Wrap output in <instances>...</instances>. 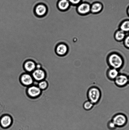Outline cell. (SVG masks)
<instances>
[{
    "label": "cell",
    "mask_w": 129,
    "mask_h": 130,
    "mask_svg": "<svg viewBox=\"0 0 129 130\" xmlns=\"http://www.w3.org/2000/svg\"><path fill=\"white\" fill-rule=\"evenodd\" d=\"M112 121L117 127H122L125 125L127 122V119L124 115L118 114L115 115Z\"/></svg>",
    "instance_id": "4"
},
{
    "label": "cell",
    "mask_w": 129,
    "mask_h": 130,
    "mask_svg": "<svg viewBox=\"0 0 129 130\" xmlns=\"http://www.w3.org/2000/svg\"><path fill=\"white\" fill-rule=\"evenodd\" d=\"M70 4L74 6H77L81 3L82 0H68Z\"/></svg>",
    "instance_id": "22"
},
{
    "label": "cell",
    "mask_w": 129,
    "mask_h": 130,
    "mask_svg": "<svg viewBox=\"0 0 129 130\" xmlns=\"http://www.w3.org/2000/svg\"><path fill=\"white\" fill-rule=\"evenodd\" d=\"M34 11L36 16L41 17L46 15L47 8L45 5L43 3H39L35 6Z\"/></svg>",
    "instance_id": "6"
},
{
    "label": "cell",
    "mask_w": 129,
    "mask_h": 130,
    "mask_svg": "<svg viewBox=\"0 0 129 130\" xmlns=\"http://www.w3.org/2000/svg\"><path fill=\"white\" fill-rule=\"evenodd\" d=\"M69 47L66 44L61 43L57 46L56 52L58 55L60 56H64L69 53Z\"/></svg>",
    "instance_id": "5"
},
{
    "label": "cell",
    "mask_w": 129,
    "mask_h": 130,
    "mask_svg": "<svg viewBox=\"0 0 129 130\" xmlns=\"http://www.w3.org/2000/svg\"><path fill=\"white\" fill-rule=\"evenodd\" d=\"M107 127L110 130H115L116 129L117 127L113 121H110L107 124Z\"/></svg>",
    "instance_id": "19"
},
{
    "label": "cell",
    "mask_w": 129,
    "mask_h": 130,
    "mask_svg": "<svg viewBox=\"0 0 129 130\" xmlns=\"http://www.w3.org/2000/svg\"><path fill=\"white\" fill-rule=\"evenodd\" d=\"M47 86V83L45 81H41L39 84V88L40 89H42V90H44V89L46 88Z\"/></svg>",
    "instance_id": "20"
},
{
    "label": "cell",
    "mask_w": 129,
    "mask_h": 130,
    "mask_svg": "<svg viewBox=\"0 0 129 130\" xmlns=\"http://www.w3.org/2000/svg\"><path fill=\"white\" fill-rule=\"evenodd\" d=\"M107 62L111 68L118 70L122 67L124 64V60L122 56L119 53H111L107 57Z\"/></svg>",
    "instance_id": "1"
},
{
    "label": "cell",
    "mask_w": 129,
    "mask_h": 130,
    "mask_svg": "<svg viewBox=\"0 0 129 130\" xmlns=\"http://www.w3.org/2000/svg\"><path fill=\"white\" fill-rule=\"evenodd\" d=\"M33 77L37 81H41L44 79L45 76L44 71L41 69H37L33 73Z\"/></svg>",
    "instance_id": "11"
},
{
    "label": "cell",
    "mask_w": 129,
    "mask_h": 130,
    "mask_svg": "<svg viewBox=\"0 0 129 130\" xmlns=\"http://www.w3.org/2000/svg\"><path fill=\"white\" fill-rule=\"evenodd\" d=\"M28 93L30 96L32 97H36L40 95L41 90L40 88L35 86L30 87L28 90Z\"/></svg>",
    "instance_id": "14"
},
{
    "label": "cell",
    "mask_w": 129,
    "mask_h": 130,
    "mask_svg": "<svg viewBox=\"0 0 129 130\" xmlns=\"http://www.w3.org/2000/svg\"><path fill=\"white\" fill-rule=\"evenodd\" d=\"M12 120L9 116H6L1 118L0 120V124L1 127L4 129H6L9 128L11 125Z\"/></svg>",
    "instance_id": "10"
},
{
    "label": "cell",
    "mask_w": 129,
    "mask_h": 130,
    "mask_svg": "<svg viewBox=\"0 0 129 130\" xmlns=\"http://www.w3.org/2000/svg\"><path fill=\"white\" fill-rule=\"evenodd\" d=\"M70 5L68 0H59L57 4V6L60 11H66L69 10Z\"/></svg>",
    "instance_id": "8"
},
{
    "label": "cell",
    "mask_w": 129,
    "mask_h": 130,
    "mask_svg": "<svg viewBox=\"0 0 129 130\" xmlns=\"http://www.w3.org/2000/svg\"><path fill=\"white\" fill-rule=\"evenodd\" d=\"M115 84L119 87H124L128 82V78L125 75L119 74L114 80Z\"/></svg>",
    "instance_id": "7"
},
{
    "label": "cell",
    "mask_w": 129,
    "mask_h": 130,
    "mask_svg": "<svg viewBox=\"0 0 129 130\" xmlns=\"http://www.w3.org/2000/svg\"><path fill=\"white\" fill-rule=\"evenodd\" d=\"M127 14L128 15V16H129V6L128 8L127 9Z\"/></svg>",
    "instance_id": "23"
},
{
    "label": "cell",
    "mask_w": 129,
    "mask_h": 130,
    "mask_svg": "<svg viewBox=\"0 0 129 130\" xmlns=\"http://www.w3.org/2000/svg\"><path fill=\"white\" fill-rule=\"evenodd\" d=\"M91 5L88 3L83 2L78 5L76 8L77 12L81 15H86L91 12Z\"/></svg>",
    "instance_id": "3"
},
{
    "label": "cell",
    "mask_w": 129,
    "mask_h": 130,
    "mask_svg": "<svg viewBox=\"0 0 129 130\" xmlns=\"http://www.w3.org/2000/svg\"><path fill=\"white\" fill-rule=\"evenodd\" d=\"M101 92L98 88L93 87L90 88L88 92V96L89 100L94 104H97L100 100Z\"/></svg>",
    "instance_id": "2"
},
{
    "label": "cell",
    "mask_w": 129,
    "mask_h": 130,
    "mask_svg": "<svg viewBox=\"0 0 129 130\" xmlns=\"http://www.w3.org/2000/svg\"><path fill=\"white\" fill-rule=\"evenodd\" d=\"M103 9V6L101 3L99 2H94L91 6V12L96 14L101 12Z\"/></svg>",
    "instance_id": "9"
},
{
    "label": "cell",
    "mask_w": 129,
    "mask_h": 130,
    "mask_svg": "<svg viewBox=\"0 0 129 130\" xmlns=\"http://www.w3.org/2000/svg\"><path fill=\"white\" fill-rule=\"evenodd\" d=\"M126 36V33L120 29L116 30L114 34V39L117 42L123 41Z\"/></svg>",
    "instance_id": "13"
},
{
    "label": "cell",
    "mask_w": 129,
    "mask_h": 130,
    "mask_svg": "<svg viewBox=\"0 0 129 130\" xmlns=\"http://www.w3.org/2000/svg\"><path fill=\"white\" fill-rule=\"evenodd\" d=\"M128 82H129V77L128 78Z\"/></svg>",
    "instance_id": "24"
},
{
    "label": "cell",
    "mask_w": 129,
    "mask_h": 130,
    "mask_svg": "<svg viewBox=\"0 0 129 130\" xmlns=\"http://www.w3.org/2000/svg\"><path fill=\"white\" fill-rule=\"evenodd\" d=\"M123 41L124 46L127 49H129V35L126 36Z\"/></svg>",
    "instance_id": "21"
},
{
    "label": "cell",
    "mask_w": 129,
    "mask_h": 130,
    "mask_svg": "<svg viewBox=\"0 0 129 130\" xmlns=\"http://www.w3.org/2000/svg\"><path fill=\"white\" fill-rule=\"evenodd\" d=\"M94 104L89 100L86 101L83 104V108L87 110H89L93 108Z\"/></svg>",
    "instance_id": "18"
},
{
    "label": "cell",
    "mask_w": 129,
    "mask_h": 130,
    "mask_svg": "<svg viewBox=\"0 0 129 130\" xmlns=\"http://www.w3.org/2000/svg\"><path fill=\"white\" fill-rule=\"evenodd\" d=\"M36 63L34 61L28 60L24 63L23 67L26 71L31 72L34 71L36 68Z\"/></svg>",
    "instance_id": "12"
},
{
    "label": "cell",
    "mask_w": 129,
    "mask_h": 130,
    "mask_svg": "<svg viewBox=\"0 0 129 130\" xmlns=\"http://www.w3.org/2000/svg\"><path fill=\"white\" fill-rule=\"evenodd\" d=\"M21 80L22 83L26 85H31L33 82L32 77L28 74L23 75L21 76Z\"/></svg>",
    "instance_id": "16"
},
{
    "label": "cell",
    "mask_w": 129,
    "mask_h": 130,
    "mask_svg": "<svg viewBox=\"0 0 129 130\" xmlns=\"http://www.w3.org/2000/svg\"><path fill=\"white\" fill-rule=\"evenodd\" d=\"M119 29L126 33L129 32V20H124L119 25Z\"/></svg>",
    "instance_id": "17"
},
{
    "label": "cell",
    "mask_w": 129,
    "mask_h": 130,
    "mask_svg": "<svg viewBox=\"0 0 129 130\" xmlns=\"http://www.w3.org/2000/svg\"><path fill=\"white\" fill-rule=\"evenodd\" d=\"M119 75L118 70L116 69L111 68L107 72V77L109 79L112 80H114Z\"/></svg>",
    "instance_id": "15"
}]
</instances>
